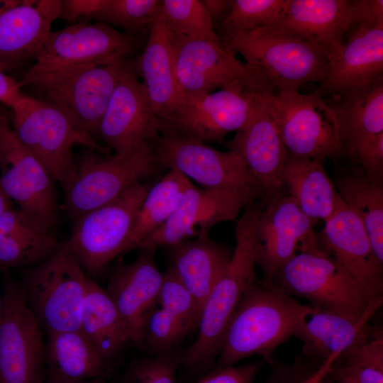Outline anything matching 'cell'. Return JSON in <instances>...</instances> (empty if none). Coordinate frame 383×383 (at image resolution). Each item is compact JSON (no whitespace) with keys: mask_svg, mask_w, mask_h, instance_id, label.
I'll return each mask as SVG.
<instances>
[{"mask_svg":"<svg viewBox=\"0 0 383 383\" xmlns=\"http://www.w3.org/2000/svg\"><path fill=\"white\" fill-rule=\"evenodd\" d=\"M48 381L74 382L105 378L110 369L79 329L47 334Z\"/></svg>","mask_w":383,"mask_h":383,"instance_id":"cell-31","label":"cell"},{"mask_svg":"<svg viewBox=\"0 0 383 383\" xmlns=\"http://www.w3.org/2000/svg\"><path fill=\"white\" fill-rule=\"evenodd\" d=\"M350 161L360 165L370 179L383 182V133L359 142Z\"/></svg>","mask_w":383,"mask_h":383,"instance_id":"cell-43","label":"cell"},{"mask_svg":"<svg viewBox=\"0 0 383 383\" xmlns=\"http://www.w3.org/2000/svg\"><path fill=\"white\" fill-rule=\"evenodd\" d=\"M160 0H106L95 20L135 36L149 31L157 18Z\"/></svg>","mask_w":383,"mask_h":383,"instance_id":"cell-39","label":"cell"},{"mask_svg":"<svg viewBox=\"0 0 383 383\" xmlns=\"http://www.w3.org/2000/svg\"><path fill=\"white\" fill-rule=\"evenodd\" d=\"M192 184L178 171L169 170L162 179L152 185L137 213L126 252L135 249L167 221L184 191Z\"/></svg>","mask_w":383,"mask_h":383,"instance_id":"cell-35","label":"cell"},{"mask_svg":"<svg viewBox=\"0 0 383 383\" xmlns=\"http://www.w3.org/2000/svg\"><path fill=\"white\" fill-rule=\"evenodd\" d=\"M148 142L160 168L177 170L204 188L238 189L262 199L256 179L233 152L162 135Z\"/></svg>","mask_w":383,"mask_h":383,"instance_id":"cell-16","label":"cell"},{"mask_svg":"<svg viewBox=\"0 0 383 383\" xmlns=\"http://www.w3.org/2000/svg\"><path fill=\"white\" fill-rule=\"evenodd\" d=\"M257 199V195L238 189H209L192 183L167 221L136 248L155 250L208 235L216 225L235 220L247 205Z\"/></svg>","mask_w":383,"mask_h":383,"instance_id":"cell-15","label":"cell"},{"mask_svg":"<svg viewBox=\"0 0 383 383\" xmlns=\"http://www.w3.org/2000/svg\"><path fill=\"white\" fill-rule=\"evenodd\" d=\"M52 177L16 135L0 112V183L18 209L38 225L54 231L59 221Z\"/></svg>","mask_w":383,"mask_h":383,"instance_id":"cell-12","label":"cell"},{"mask_svg":"<svg viewBox=\"0 0 383 383\" xmlns=\"http://www.w3.org/2000/svg\"><path fill=\"white\" fill-rule=\"evenodd\" d=\"M330 374L339 383H383V333L375 328L364 343L343 352Z\"/></svg>","mask_w":383,"mask_h":383,"instance_id":"cell-36","label":"cell"},{"mask_svg":"<svg viewBox=\"0 0 383 383\" xmlns=\"http://www.w3.org/2000/svg\"><path fill=\"white\" fill-rule=\"evenodd\" d=\"M221 42L231 52L239 53L274 92L299 91L308 83H321L326 75L328 59L320 48L267 27Z\"/></svg>","mask_w":383,"mask_h":383,"instance_id":"cell-5","label":"cell"},{"mask_svg":"<svg viewBox=\"0 0 383 383\" xmlns=\"http://www.w3.org/2000/svg\"><path fill=\"white\" fill-rule=\"evenodd\" d=\"M285 372L279 370L276 372H274L266 383H282L284 379Z\"/></svg>","mask_w":383,"mask_h":383,"instance_id":"cell-50","label":"cell"},{"mask_svg":"<svg viewBox=\"0 0 383 383\" xmlns=\"http://www.w3.org/2000/svg\"><path fill=\"white\" fill-rule=\"evenodd\" d=\"M273 281L291 296L304 298L313 307L356 317L363 315L373 299L322 248L296 254Z\"/></svg>","mask_w":383,"mask_h":383,"instance_id":"cell-11","label":"cell"},{"mask_svg":"<svg viewBox=\"0 0 383 383\" xmlns=\"http://www.w3.org/2000/svg\"><path fill=\"white\" fill-rule=\"evenodd\" d=\"M155 251L141 249L132 262L115 265L105 289L124 322L130 345L140 349L163 277L156 265Z\"/></svg>","mask_w":383,"mask_h":383,"instance_id":"cell-21","label":"cell"},{"mask_svg":"<svg viewBox=\"0 0 383 383\" xmlns=\"http://www.w3.org/2000/svg\"><path fill=\"white\" fill-rule=\"evenodd\" d=\"M320 244L313 221L288 195L282 194L264 203L256 228L255 253L265 279L273 280L297 250L321 248Z\"/></svg>","mask_w":383,"mask_h":383,"instance_id":"cell-17","label":"cell"},{"mask_svg":"<svg viewBox=\"0 0 383 383\" xmlns=\"http://www.w3.org/2000/svg\"><path fill=\"white\" fill-rule=\"evenodd\" d=\"M382 302L383 297L373 298L360 317L318 309L296 327L293 335L301 341L306 357L323 363L333 354H341L372 335L376 327L369 323Z\"/></svg>","mask_w":383,"mask_h":383,"instance_id":"cell-25","label":"cell"},{"mask_svg":"<svg viewBox=\"0 0 383 383\" xmlns=\"http://www.w3.org/2000/svg\"><path fill=\"white\" fill-rule=\"evenodd\" d=\"M167 254L170 266L193 297L200 318L203 306L232 252L208 235L167 247Z\"/></svg>","mask_w":383,"mask_h":383,"instance_id":"cell-28","label":"cell"},{"mask_svg":"<svg viewBox=\"0 0 383 383\" xmlns=\"http://www.w3.org/2000/svg\"><path fill=\"white\" fill-rule=\"evenodd\" d=\"M79 330L111 366L130 345L126 327L105 289L88 277Z\"/></svg>","mask_w":383,"mask_h":383,"instance_id":"cell-33","label":"cell"},{"mask_svg":"<svg viewBox=\"0 0 383 383\" xmlns=\"http://www.w3.org/2000/svg\"><path fill=\"white\" fill-rule=\"evenodd\" d=\"M11 124L19 141L48 170L62 188L74 178L72 150L83 145L104 155L99 145L67 114L32 96L22 94L10 108Z\"/></svg>","mask_w":383,"mask_h":383,"instance_id":"cell-4","label":"cell"},{"mask_svg":"<svg viewBox=\"0 0 383 383\" xmlns=\"http://www.w3.org/2000/svg\"><path fill=\"white\" fill-rule=\"evenodd\" d=\"M170 39L176 75L184 94L211 93L239 80L265 82L256 70L239 60L221 42L171 35Z\"/></svg>","mask_w":383,"mask_h":383,"instance_id":"cell-20","label":"cell"},{"mask_svg":"<svg viewBox=\"0 0 383 383\" xmlns=\"http://www.w3.org/2000/svg\"><path fill=\"white\" fill-rule=\"evenodd\" d=\"M262 98L243 126L221 143L244 162L265 203L284 194L282 174L288 152Z\"/></svg>","mask_w":383,"mask_h":383,"instance_id":"cell-22","label":"cell"},{"mask_svg":"<svg viewBox=\"0 0 383 383\" xmlns=\"http://www.w3.org/2000/svg\"><path fill=\"white\" fill-rule=\"evenodd\" d=\"M152 185L135 184L113 201L73 220L62 245L92 277L99 275L127 245L139 209Z\"/></svg>","mask_w":383,"mask_h":383,"instance_id":"cell-10","label":"cell"},{"mask_svg":"<svg viewBox=\"0 0 383 383\" xmlns=\"http://www.w3.org/2000/svg\"><path fill=\"white\" fill-rule=\"evenodd\" d=\"M320 383H339L330 374V371L326 374V375L322 379Z\"/></svg>","mask_w":383,"mask_h":383,"instance_id":"cell-53","label":"cell"},{"mask_svg":"<svg viewBox=\"0 0 383 383\" xmlns=\"http://www.w3.org/2000/svg\"><path fill=\"white\" fill-rule=\"evenodd\" d=\"M189 331L184 323L157 304L146 324L142 350L149 355L175 352Z\"/></svg>","mask_w":383,"mask_h":383,"instance_id":"cell-40","label":"cell"},{"mask_svg":"<svg viewBox=\"0 0 383 383\" xmlns=\"http://www.w3.org/2000/svg\"><path fill=\"white\" fill-rule=\"evenodd\" d=\"M318 309L296 301L273 280L255 281L245 292L225 330L216 368L261 355L270 361L275 348Z\"/></svg>","mask_w":383,"mask_h":383,"instance_id":"cell-1","label":"cell"},{"mask_svg":"<svg viewBox=\"0 0 383 383\" xmlns=\"http://www.w3.org/2000/svg\"><path fill=\"white\" fill-rule=\"evenodd\" d=\"M344 156L350 160L361 140L383 133V78L335 96Z\"/></svg>","mask_w":383,"mask_h":383,"instance_id":"cell-32","label":"cell"},{"mask_svg":"<svg viewBox=\"0 0 383 383\" xmlns=\"http://www.w3.org/2000/svg\"><path fill=\"white\" fill-rule=\"evenodd\" d=\"M324 160L287 155L282 181L288 196L312 221L328 219L341 199L326 172Z\"/></svg>","mask_w":383,"mask_h":383,"instance_id":"cell-30","label":"cell"},{"mask_svg":"<svg viewBox=\"0 0 383 383\" xmlns=\"http://www.w3.org/2000/svg\"><path fill=\"white\" fill-rule=\"evenodd\" d=\"M157 304L184 323L190 331L197 328L199 317L194 300L170 265L163 272Z\"/></svg>","mask_w":383,"mask_h":383,"instance_id":"cell-41","label":"cell"},{"mask_svg":"<svg viewBox=\"0 0 383 383\" xmlns=\"http://www.w3.org/2000/svg\"><path fill=\"white\" fill-rule=\"evenodd\" d=\"M12 202L0 183V216L6 211L12 208Z\"/></svg>","mask_w":383,"mask_h":383,"instance_id":"cell-49","label":"cell"},{"mask_svg":"<svg viewBox=\"0 0 383 383\" xmlns=\"http://www.w3.org/2000/svg\"><path fill=\"white\" fill-rule=\"evenodd\" d=\"M106 0H61L59 18L72 24L95 20Z\"/></svg>","mask_w":383,"mask_h":383,"instance_id":"cell-44","label":"cell"},{"mask_svg":"<svg viewBox=\"0 0 383 383\" xmlns=\"http://www.w3.org/2000/svg\"><path fill=\"white\" fill-rule=\"evenodd\" d=\"M20 0H0V14L16 5Z\"/></svg>","mask_w":383,"mask_h":383,"instance_id":"cell-51","label":"cell"},{"mask_svg":"<svg viewBox=\"0 0 383 383\" xmlns=\"http://www.w3.org/2000/svg\"><path fill=\"white\" fill-rule=\"evenodd\" d=\"M2 308H3L2 293H1V292H0V318H1V316Z\"/></svg>","mask_w":383,"mask_h":383,"instance_id":"cell-54","label":"cell"},{"mask_svg":"<svg viewBox=\"0 0 383 383\" xmlns=\"http://www.w3.org/2000/svg\"><path fill=\"white\" fill-rule=\"evenodd\" d=\"M287 0H232L230 11L218 26L219 38L243 34L270 26Z\"/></svg>","mask_w":383,"mask_h":383,"instance_id":"cell-38","label":"cell"},{"mask_svg":"<svg viewBox=\"0 0 383 383\" xmlns=\"http://www.w3.org/2000/svg\"><path fill=\"white\" fill-rule=\"evenodd\" d=\"M159 120L152 108L133 61L123 70L100 121L96 136L115 155H123L160 135Z\"/></svg>","mask_w":383,"mask_h":383,"instance_id":"cell-18","label":"cell"},{"mask_svg":"<svg viewBox=\"0 0 383 383\" xmlns=\"http://www.w3.org/2000/svg\"><path fill=\"white\" fill-rule=\"evenodd\" d=\"M0 318V383H43L45 340L43 328L20 284L4 277Z\"/></svg>","mask_w":383,"mask_h":383,"instance_id":"cell-13","label":"cell"},{"mask_svg":"<svg viewBox=\"0 0 383 383\" xmlns=\"http://www.w3.org/2000/svg\"><path fill=\"white\" fill-rule=\"evenodd\" d=\"M128 58L89 64L40 74L24 83L33 96L67 114L94 138Z\"/></svg>","mask_w":383,"mask_h":383,"instance_id":"cell-8","label":"cell"},{"mask_svg":"<svg viewBox=\"0 0 383 383\" xmlns=\"http://www.w3.org/2000/svg\"><path fill=\"white\" fill-rule=\"evenodd\" d=\"M340 355L338 353L333 354L327 360L323 362L313 373L306 379L296 383H320L322 379L331 370L335 359Z\"/></svg>","mask_w":383,"mask_h":383,"instance_id":"cell-48","label":"cell"},{"mask_svg":"<svg viewBox=\"0 0 383 383\" xmlns=\"http://www.w3.org/2000/svg\"><path fill=\"white\" fill-rule=\"evenodd\" d=\"M259 368L256 363L216 368L196 383H252Z\"/></svg>","mask_w":383,"mask_h":383,"instance_id":"cell-45","label":"cell"},{"mask_svg":"<svg viewBox=\"0 0 383 383\" xmlns=\"http://www.w3.org/2000/svg\"><path fill=\"white\" fill-rule=\"evenodd\" d=\"M22 94L19 82L6 74L0 67V103L11 108Z\"/></svg>","mask_w":383,"mask_h":383,"instance_id":"cell-46","label":"cell"},{"mask_svg":"<svg viewBox=\"0 0 383 383\" xmlns=\"http://www.w3.org/2000/svg\"><path fill=\"white\" fill-rule=\"evenodd\" d=\"M135 36L101 22L71 24L51 31L20 85L44 73L109 63L128 58L135 49Z\"/></svg>","mask_w":383,"mask_h":383,"instance_id":"cell-14","label":"cell"},{"mask_svg":"<svg viewBox=\"0 0 383 383\" xmlns=\"http://www.w3.org/2000/svg\"><path fill=\"white\" fill-rule=\"evenodd\" d=\"M105 378H94L88 380H84V381H79V382H49L48 381L47 383H104Z\"/></svg>","mask_w":383,"mask_h":383,"instance_id":"cell-52","label":"cell"},{"mask_svg":"<svg viewBox=\"0 0 383 383\" xmlns=\"http://www.w3.org/2000/svg\"><path fill=\"white\" fill-rule=\"evenodd\" d=\"M358 16L357 0H287L267 28L314 45L329 61L340 52L345 34Z\"/></svg>","mask_w":383,"mask_h":383,"instance_id":"cell-19","label":"cell"},{"mask_svg":"<svg viewBox=\"0 0 383 383\" xmlns=\"http://www.w3.org/2000/svg\"><path fill=\"white\" fill-rule=\"evenodd\" d=\"M345 35L314 91L323 97L338 96L383 78V21L356 20Z\"/></svg>","mask_w":383,"mask_h":383,"instance_id":"cell-23","label":"cell"},{"mask_svg":"<svg viewBox=\"0 0 383 383\" xmlns=\"http://www.w3.org/2000/svg\"><path fill=\"white\" fill-rule=\"evenodd\" d=\"M264 204L254 201L245 206L235 229V246L223 273L201 310L198 335L181 362L192 370L212 365L234 311L248 288L256 281L255 238Z\"/></svg>","mask_w":383,"mask_h":383,"instance_id":"cell-2","label":"cell"},{"mask_svg":"<svg viewBox=\"0 0 383 383\" xmlns=\"http://www.w3.org/2000/svg\"><path fill=\"white\" fill-rule=\"evenodd\" d=\"M334 185L363 223L374 254L383 262V182L370 179L360 170L339 177Z\"/></svg>","mask_w":383,"mask_h":383,"instance_id":"cell-34","label":"cell"},{"mask_svg":"<svg viewBox=\"0 0 383 383\" xmlns=\"http://www.w3.org/2000/svg\"><path fill=\"white\" fill-rule=\"evenodd\" d=\"M159 16L174 38L221 42L202 0H161Z\"/></svg>","mask_w":383,"mask_h":383,"instance_id":"cell-37","label":"cell"},{"mask_svg":"<svg viewBox=\"0 0 383 383\" xmlns=\"http://www.w3.org/2000/svg\"><path fill=\"white\" fill-rule=\"evenodd\" d=\"M262 102L289 155L334 161L344 157L335 112L323 96L281 91L266 93Z\"/></svg>","mask_w":383,"mask_h":383,"instance_id":"cell-9","label":"cell"},{"mask_svg":"<svg viewBox=\"0 0 383 383\" xmlns=\"http://www.w3.org/2000/svg\"><path fill=\"white\" fill-rule=\"evenodd\" d=\"M143 52L133 61L158 118L171 113L184 94L179 84L170 35L159 16L152 24Z\"/></svg>","mask_w":383,"mask_h":383,"instance_id":"cell-27","label":"cell"},{"mask_svg":"<svg viewBox=\"0 0 383 383\" xmlns=\"http://www.w3.org/2000/svg\"><path fill=\"white\" fill-rule=\"evenodd\" d=\"M215 28L228 13L232 0H202Z\"/></svg>","mask_w":383,"mask_h":383,"instance_id":"cell-47","label":"cell"},{"mask_svg":"<svg viewBox=\"0 0 383 383\" xmlns=\"http://www.w3.org/2000/svg\"><path fill=\"white\" fill-rule=\"evenodd\" d=\"M61 245L54 231L40 226L19 209L0 216V270L35 266Z\"/></svg>","mask_w":383,"mask_h":383,"instance_id":"cell-29","label":"cell"},{"mask_svg":"<svg viewBox=\"0 0 383 383\" xmlns=\"http://www.w3.org/2000/svg\"><path fill=\"white\" fill-rule=\"evenodd\" d=\"M181 363L176 352L138 357L129 363L121 383H176Z\"/></svg>","mask_w":383,"mask_h":383,"instance_id":"cell-42","label":"cell"},{"mask_svg":"<svg viewBox=\"0 0 383 383\" xmlns=\"http://www.w3.org/2000/svg\"><path fill=\"white\" fill-rule=\"evenodd\" d=\"M320 242L322 249L371 297H383V262L374 254L363 223L342 199L333 214L325 221Z\"/></svg>","mask_w":383,"mask_h":383,"instance_id":"cell-24","label":"cell"},{"mask_svg":"<svg viewBox=\"0 0 383 383\" xmlns=\"http://www.w3.org/2000/svg\"><path fill=\"white\" fill-rule=\"evenodd\" d=\"M88 276L62 243L44 262L28 268L20 284L24 298L46 333L79 329Z\"/></svg>","mask_w":383,"mask_h":383,"instance_id":"cell-7","label":"cell"},{"mask_svg":"<svg viewBox=\"0 0 383 383\" xmlns=\"http://www.w3.org/2000/svg\"><path fill=\"white\" fill-rule=\"evenodd\" d=\"M61 0H20L0 14V67L35 60L59 18Z\"/></svg>","mask_w":383,"mask_h":383,"instance_id":"cell-26","label":"cell"},{"mask_svg":"<svg viewBox=\"0 0 383 383\" xmlns=\"http://www.w3.org/2000/svg\"><path fill=\"white\" fill-rule=\"evenodd\" d=\"M88 150L76 162L73 179L63 187L64 209L73 220L113 201L161 169L148 141L113 156Z\"/></svg>","mask_w":383,"mask_h":383,"instance_id":"cell-6","label":"cell"},{"mask_svg":"<svg viewBox=\"0 0 383 383\" xmlns=\"http://www.w3.org/2000/svg\"><path fill=\"white\" fill-rule=\"evenodd\" d=\"M274 92L262 80L235 81L211 93L184 94L168 115L158 118L160 135L204 143H222L246 123L262 97Z\"/></svg>","mask_w":383,"mask_h":383,"instance_id":"cell-3","label":"cell"}]
</instances>
